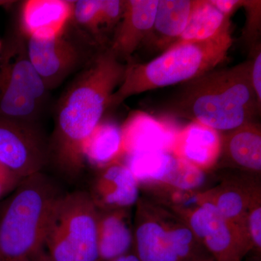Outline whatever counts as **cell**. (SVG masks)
Here are the masks:
<instances>
[{"instance_id": "obj_1", "label": "cell", "mask_w": 261, "mask_h": 261, "mask_svg": "<svg viewBox=\"0 0 261 261\" xmlns=\"http://www.w3.org/2000/svg\"><path fill=\"white\" fill-rule=\"evenodd\" d=\"M126 66L108 46L99 48L60 99L49 140V162L65 177L73 179L83 171L84 146L102 121Z\"/></svg>"}, {"instance_id": "obj_2", "label": "cell", "mask_w": 261, "mask_h": 261, "mask_svg": "<svg viewBox=\"0 0 261 261\" xmlns=\"http://www.w3.org/2000/svg\"><path fill=\"white\" fill-rule=\"evenodd\" d=\"M159 114L227 132L253 123L260 113L250 77V61L213 70L181 84L156 107Z\"/></svg>"}, {"instance_id": "obj_3", "label": "cell", "mask_w": 261, "mask_h": 261, "mask_svg": "<svg viewBox=\"0 0 261 261\" xmlns=\"http://www.w3.org/2000/svg\"><path fill=\"white\" fill-rule=\"evenodd\" d=\"M64 194L42 171L23 178L0 201V261H48V226Z\"/></svg>"}, {"instance_id": "obj_4", "label": "cell", "mask_w": 261, "mask_h": 261, "mask_svg": "<svg viewBox=\"0 0 261 261\" xmlns=\"http://www.w3.org/2000/svg\"><path fill=\"white\" fill-rule=\"evenodd\" d=\"M232 43L228 27L205 40L173 44L147 63L128 62L121 84L110 98L108 109L116 108L132 96L185 83L208 73L226 59Z\"/></svg>"}, {"instance_id": "obj_5", "label": "cell", "mask_w": 261, "mask_h": 261, "mask_svg": "<svg viewBox=\"0 0 261 261\" xmlns=\"http://www.w3.org/2000/svg\"><path fill=\"white\" fill-rule=\"evenodd\" d=\"M135 207L133 247L139 260H214L190 226L168 206L140 197Z\"/></svg>"}, {"instance_id": "obj_6", "label": "cell", "mask_w": 261, "mask_h": 261, "mask_svg": "<svg viewBox=\"0 0 261 261\" xmlns=\"http://www.w3.org/2000/svg\"><path fill=\"white\" fill-rule=\"evenodd\" d=\"M49 91L31 63L19 27L0 53V117L38 124Z\"/></svg>"}, {"instance_id": "obj_7", "label": "cell", "mask_w": 261, "mask_h": 261, "mask_svg": "<svg viewBox=\"0 0 261 261\" xmlns=\"http://www.w3.org/2000/svg\"><path fill=\"white\" fill-rule=\"evenodd\" d=\"M44 250L48 261H99L97 209L88 192L62 196L51 215Z\"/></svg>"}, {"instance_id": "obj_8", "label": "cell", "mask_w": 261, "mask_h": 261, "mask_svg": "<svg viewBox=\"0 0 261 261\" xmlns=\"http://www.w3.org/2000/svg\"><path fill=\"white\" fill-rule=\"evenodd\" d=\"M68 25L50 39L27 38L29 59L49 92L80 72L102 47L78 29L71 32Z\"/></svg>"}, {"instance_id": "obj_9", "label": "cell", "mask_w": 261, "mask_h": 261, "mask_svg": "<svg viewBox=\"0 0 261 261\" xmlns=\"http://www.w3.org/2000/svg\"><path fill=\"white\" fill-rule=\"evenodd\" d=\"M195 194L185 203L165 205L187 223L215 261L243 260L251 250L248 239L214 205L199 200Z\"/></svg>"}, {"instance_id": "obj_10", "label": "cell", "mask_w": 261, "mask_h": 261, "mask_svg": "<svg viewBox=\"0 0 261 261\" xmlns=\"http://www.w3.org/2000/svg\"><path fill=\"white\" fill-rule=\"evenodd\" d=\"M49 163V140L39 125L0 117V166L23 179Z\"/></svg>"}, {"instance_id": "obj_11", "label": "cell", "mask_w": 261, "mask_h": 261, "mask_svg": "<svg viewBox=\"0 0 261 261\" xmlns=\"http://www.w3.org/2000/svg\"><path fill=\"white\" fill-rule=\"evenodd\" d=\"M140 188L123 161L97 169L88 194L97 210L132 208L140 198Z\"/></svg>"}, {"instance_id": "obj_12", "label": "cell", "mask_w": 261, "mask_h": 261, "mask_svg": "<svg viewBox=\"0 0 261 261\" xmlns=\"http://www.w3.org/2000/svg\"><path fill=\"white\" fill-rule=\"evenodd\" d=\"M159 1H124L123 15L108 46L120 61H132L135 51L145 42L153 25Z\"/></svg>"}, {"instance_id": "obj_13", "label": "cell", "mask_w": 261, "mask_h": 261, "mask_svg": "<svg viewBox=\"0 0 261 261\" xmlns=\"http://www.w3.org/2000/svg\"><path fill=\"white\" fill-rule=\"evenodd\" d=\"M123 159L149 151L171 152L178 128L148 113H132L121 126Z\"/></svg>"}, {"instance_id": "obj_14", "label": "cell", "mask_w": 261, "mask_h": 261, "mask_svg": "<svg viewBox=\"0 0 261 261\" xmlns=\"http://www.w3.org/2000/svg\"><path fill=\"white\" fill-rule=\"evenodd\" d=\"M73 1L28 0L20 15V30L27 38L47 39L61 34L69 24Z\"/></svg>"}, {"instance_id": "obj_15", "label": "cell", "mask_w": 261, "mask_h": 261, "mask_svg": "<svg viewBox=\"0 0 261 261\" xmlns=\"http://www.w3.org/2000/svg\"><path fill=\"white\" fill-rule=\"evenodd\" d=\"M221 149L219 132L192 122L178 130L171 153L207 172L217 166Z\"/></svg>"}, {"instance_id": "obj_16", "label": "cell", "mask_w": 261, "mask_h": 261, "mask_svg": "<svg viewBox=\"0 0 261 261\" xmlns=\"http://www.w3.org/2000/svg\"><path fill=\"white\" fill-rule=\"evenodd\" d=\"M258 185L257 180L252 178L226 180L211 190L197 192L195 196L199 200L214 205L250 241L247 232V211L252 192Z\"/></svg>"}, {"instance_id": "obj_17", "label": "cell", "mask_w": 261, "mask_h": 261, "mask_svg": "<svg viewBox=\"0 0 261 261\" xmlns=\"http://www.w3.org/2000/svg\"><path fill=\"white\" fill-rule=\"evenodd\" d=\"M219 162L250 175L261 171V130L257 123H247L221 135ZM218 162V163H219ZM218 166V165H217Z\"/></svg>"}, {"instance_id": "obj_18", "label": "cell", "mask_w": 261, "mask_h": 261, "mask_svg": "<svg viewBox=\"0 0 261 261\" xmlns=\"http://www.w3.org/2000/svg\"><path fill=\"white\" fill-rule=\"evenodd\" d=\"M99 261H111L130 252L134 245L130 208L97 210Z\"/></svg>"}, {"instance_id": "obj_19", "label": "cell", "mask_w": 261, "mask_h": 261, "mask_svg": "<svg viewBox=\"0 0 261 261\" xmlns=\"http://www.w3.org/2000/svg\"><path fill=\"white\" fill-rule=\"evenodd\" d=\"M197 0H160L152 30L145 43L166 50L186 28Z\"/></svg>"}, {"instance_id": "obj_20", "label": "cell", "mask_w": 261, "mask_h": 261, "mask_svg": "<svg viewBox=\"0 0 261 261\" xmlns=\"http://www.w3.org/2000/svg\"><path fill=\"white\" fill-rule=\"evenodd\" d=\"M84 162L97 169L123 159L121 126L113 121H101L84 146Z\"/></svg>"}, {"instance_id": "obj_21", "label": "cell", "mask_w": 261, "mask_h": 261, "mask_svg": "<svg viewBox=\"0 0 261 261\" xmlns=\"http://www.w3.org/2000/svg\"><path fill=\"white\" fill-rule=\"evenodd\" d=\"M230 27V18L216 9L210 1L197 0L186 28L174 44L205 40Z\"/></svg>"}, {"instance_id": "obj_22", "label": "cell", "mask_w": 261, "mask_h": 261, "mask_svg": "<svg viewBox=\"0 0 261 261\" xmlns=\"http://www.w3.org/2000/svg\"><path fill=\"white\" fill-rule=\"evenodd\" d=\"M102 0L73 1L71 20L75 28L87 34L101 47L103 45L99 32V14Z\"/></svg>"}, {"instance_id": "obj_23", "label": "cell", "mask_w": 261, "mask_h": 261, "mask_svg": "<svg viewBox=\"0 0 261 261\" xmlns=\"http://www.w3.org/2000/svg\"><path fill=\"white\" fill-rule=\"evenodd\" d=\"M247 232L251 250H261V190L257 186L252 192L247 216Z\"/></svg>"}, {"instance_id": "obj_24", "label": "cell", "mask_w": 261, "mask_h": 261, "mask_svg": "<svg viewBox=\"0 0 261 261\" xmlns=\"http://www.w3.org/2000/svg\"><path fill=\"white\" fill-rule=\"evenodd\" d=\"M124 9V1L121 0H102L99 14V32L101 40L105 46L106 41L104 36L114 32L121 20Z\"/></svg>"}, {"instance_id": "obj_25", "label": "cell", "mask_w": 261, "mask_h": 261, "mask_svg": "<svg viewBox=\"0 0 261 261\" xmlns=\"http://www.w3.org/2000/svg\"><path fill=\"white\" fill-rule=\"evenodd\" d=\"M260 1H246L244 5L247 13L245 39L247 42H250L251 51L258 44L255 42L258 36V29L260 28Z\"/></svg>"}, {"instance_id": "obj_26", "label": "cell", "mask_w": 261, "mask_h": 261, "mask_svg": "<svg viewBox=\"0 0 261 261\" xmlns=\"http://www.w3.org/2000/svg\"><path fill=\"white\" fill-rule=\"evenodd\" d=\"M252 59L250 60V77L252 87L258 102L261 103V49L258 44L251 51Z\"/></svg>"}, {"instance_id": "obj_27", "label": "cell", "mask_w": 261, "mask_h": 261, "mask_svg": "<svg viewBox=\"0 0 261 261\" xmlns=\"http://www.w3.org/2000/svg\"><path fill=\"white\" fill-rule=\"evenodd\" d=\"M22 180L14 173L0 166V201L14 191Z\"/></svg>"}, {"instance_id": "obj_28", "label": "cell", "mask_w": 261, "mask_h": 261, "mask_svg": "<svg viewBox=\"0 0 261 261\" xmlns=\"http://www.w3.org/2000/svg\"><path fill=\"white\" fill-rule=\"evenodd\" d=\"M209 1L216 9L229 18L237 10L241 7H244L246 2L243 0H209Z\"/></svg>"}, {"instance_id": "obj_29", "label": "cell", "mask_w": 261, "mask_h": 261, "mask_svg": "<svg viewBox=\"0 0 261 261\" xmlns=\"http://www.w3.org/2000/svg\"><path fill=\"white\" fill-rule=\"evenodd\" d=\"M111 261H140L138 257L135 255V252H130L126 255H122L119 257L114 259Z\"/></svg>"}, {"instance_id": "obj_30", "label": "cell", "mask_w": 261, "mask_h": 261, "mask_svg": "<svg viewBox=\"0 0 261 261\" xmlns=\"http://www.w3.org/2000/svg\"><path fill=\"white\" fill-rule=\"evenodd\" d=\"M2 47H3V44H2L1 41H0V53H1Z\"/></svg>"}, {"instance_id": "obj_31", "label": "cell", "mask_w": 261, "mask_h": 261, "mask_svg": "<svg viewBox=\"0 0 261 261\" xmlns=\"http://www.w3.org/2000/svg\"><path fill=\"white\" fill-rule=\"evenodd\" d=\"M211 261H215V260H211Z\"/></svg>"}]
</instances>
